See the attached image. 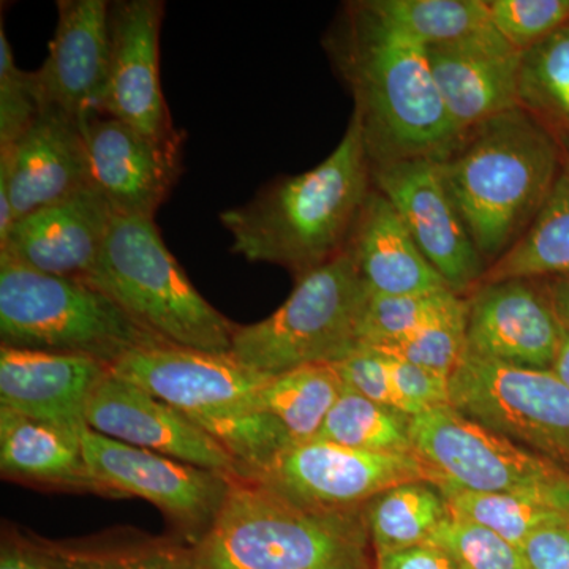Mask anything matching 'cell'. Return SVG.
Segmentation results:
<instances>
[{"mask_svg": "<svg viewBox=\"0 0 569 569\" xmlns=\"http://www.w3.org/2000/svg\"><path fill=\"white\" fill-rule=\"evenodd\" d=\"M326 48L355 97L370 167L441 160L462 132L449 118L429 54L365 2L348 3Z\"/></svg>", "mask_w": 569, "mask_h": 569, "instance_id": "6da1fadb", "label": "cell"}, {"mask_svg": "<svg viewBox=\"0 0 569 569\" xmlns=\"http://www.w3.org/2000/svg\"><path fill=\"white\" fill-rule=\"evenodd\" d=\"M372 189L365 137L351 114L342 140L323 162L227 209L220 222L236 254L250 263L282 266L298 280L347 249Z\"/></svg>", "mask_w": 569, "mask_h": 569, "instance_id": "7a4b0ae2", "label": "cell"}, {"mask_svg": "<svg viewBox=\"0 0 569 569\" xmlns=\"http://www.w3.org/2000/svg\"><path fill=\"white\" fill-rule=\"evenodd\" d=\"M563 144L522 107L467 130L438 160L488 268L526 234L559 174Z\"/></svg>", "mask_w": 569, "mask_h": 569, "instance_id": "3957f363", "label": "cell"}, {"mask_svg": "<svg viewBox=\"0 0 569 569\" xmlns=\"http://www.w3.org/2000/svg\"><path fill=\"white\" fill-rule=\"evenodd\" d=\"M365 511L306 507L253 479H234L197 569H372Z\"/></svg>", "mask_w": 569, "mask_h": 569, "instance_id": "277c9868", "label": "cell"}, {"mask_svg": "<svg viewBox=\"0 0 569 569\" xmlns=\"http://www.w3.org/2000/svg\"><path fill=\"white\" fill-rule=\"evenodd\" d=\"M110 370L197 422L233 456L244 479L260 473L291 443L261 406L271 377L230 353L163 343L138 348Z\"/></svg>", "mask_w": 569, "mask_h": 569, "instance_id": "5b68a950", "label": "cell"}, {"mask_svg": "<svg viewBox=\"0 0 569 569\" xmlns=\"http://www.w3.org/2000/svg\"><path fill=\"white\" fill-rule=\"evenodd\" d=\"M86 283L170 346L230 353L238 325L189 279L151 217L112 216L99 263Z\"/></svg>", "mask_w": 569, "mask_h": 569, "instance_id": "8992f818", "label": "cell"}, {"mask_svg": "<svg viewBox=\"0 0 569 569\" xmlns=\"http://www.w3.org/2000/svg\"><path fill=\"white\" fill-rule=\"evenodd\" d=\"M0 340L2 347L88 356L110 367L138 348L164 343L91 284L43 274L3 254Z\"/></svg>", "mask_w": 569, "mask_h": 569, "instance_id": "52a82bcc", "label": "cell"}, {"mask_svg": "<svg viewBox=\"0 0 569 569\" xmlns=\"http://www.w3.org/2000/svg\"><path fill=\"white\" fill-rule=\"evenodd\" d=\"M369 293L347 247L335 260L296 280L295 290L271 316L238 325L230 355L269 377L342 361L361 347L359 326Z\"/></svg>", "mask_w": 569, "mask_h": 569, "instance_id": "ba28073f", "label": "cell"}, {"mask_svg": "<svg viewBox=\"0 0 569 569\" xmlns=\"http://www.w3.org/2000/svg\"><path fill=\"white\" fill-rule=\"evenodd\" d=\"M449 389L460 413L569 473V388L553 370L466 353Z\"/></svg>", "mask_w": 569, "mask_h": 569, "instance_id": "9c48e42d", "label": "cell"}, {"mask_svg": "<svg viewBox=\"0 0 569 569\" xmlns=\"http://www.w3.org/2000/svg\"><path fill=\"white\" fill-rule=\"evenodd\" d=\"M413 452L436 477L470 492H522L568 485L569 473L519 447L455 407H433L410 419Z\"/></svg>", "mask_w": 569, "mask_h": 569, "instance_id": "30bf717a", "label": "cell"}, {"mask_svg": "<svg viewBox=\"0 0 569 569\" xmlns=\"http://www.w3.org/2000/svg\"><path fill=\"white\" fill-rule=\"evenodd\" d=\"M81 448L107 496L144 498L170 519L190 548L211 529L238 479L130 447L89 427L82 429Z\"/></svg>", "mask_w": 569, "mask_h": 569, "instance_id": "8fae6325", "label": "cell"}, {"mask_svg": "<svg viewBox=\"0 0 569 569\" xmlns=\"http://www.w3.org/2000/svg\"><path fill=\"white\" fill-rule=\"evenodd\" d=\"M253 481L282 496L323 509H359L385 490L413 481L436 485L417 455H385L313 438L290 443Z\"/></svg>", "mask_w": 569, "mask_h": 569, "instance_id": "7c38bea8", "label": "cell"}, {"mask_svg": "<svg viewBox=\"0 0 569 569\" xmlns=\"http://www.w3.org/2000/svg\"><path fill=\"white\" fill-rule=\"evenodd\" d=\"M370 168L373 187L395 206L448 287L462 296L477 288L488 263L449 197L438 160L408 159Z\"/></svg>", "mask_w": 569, "mask_h": 569, "instance_id": "4fadbf2b", "label": "cell"}, {"mask_svg": "<svg viewBox=\"0 0 569 569\" xmlns=\"http://www.w3.org/2000/svg\"><path fill=\"white\" fill-rule=\"evenodd\" d=\"M89 187L114 216L156 217L182 174L183 140L159 141L104 114L81 122Z\"/></svg>", "mask_w": 569, "mask_h": 569, "instance_id": "5bb4252c", "label": "cell"}, {"mask_svg": "<svg viewBox=\"0 0 569 569\" xmlns=\"http://www.w3.org/2000/svg\"><path fill=\"white\" fill-rule=\"evenodd\" d=\"M162 0L110 3V67L102 114L159 141L186 138L176 130L160 82Z\"/></svg>", "mask_w": 569, "mask_h": 569, "instance_id": "9a60e30c", "label": "cell"}, {"mask_svg": "<svg viewBox=\"0 0 569 569\" xmlns=\"http://www.w3.org/2000/svg\"><path fill=\"white\" fill-rule=\"evenodd\" d=\"M86 426L130 447L242 478L233 456L197 422L111 370L93 392Z\"/></svg>", "mask_w": 569, "mask_h": 569, "instance_id": "2e32d148", "label": "cell"}, {"mask_svg": "<svg viewBox=\"0 0 569 569\" xmlns=\"http://www.w3.org/2000/svg\"><path fill=\"white\" fill-rule=\"evenodd\" d=\"M565 325L530 279L479 284L468 299L467 353L552 370Z\"/></svg>", "mask_w": 569, "mask_h": 569, "instance_id": "e0dca14e", "label": "cell"}, {"mask_svg": "<svg viewBox=\"0 0 569 569\" xmlns=\"http://www.w3.org/2000/svg\"><path fill=\"white\" fill-rule=\"evenodd\" d=\"M110 48V2L59 0L50 52L36 71L43 108H58L80 122L102 114Z\"/></svg>", "mask_w": 569, "mask_h": 569, "instance_id": "ac0fdd59", "label": "cell"}, {"mask_svg": "<svg viewBox=\"0 0 569 569\" xmlns=\"http://www.w3.org/2000/svg\"><path fill=\"white\" fill-rule=\"evenodd\" d=\"M89 187L81 122L44 107L28 132L0 148V192L10 197L14 222Z\"/></svg>", "mask_w": 569, "mask_h": 569, "instance_id": "d6986e66", "label": "cell"}, {"mask_svg": "<svg viewBox=\"0 0 569 569\" xmlns=\"http://www.w3.org/2000/svg\"><path fill=\"white\" fill-rule=\"evenodd\" d=\"M112 216L103 198L86 187L14 222L0 254L43 274L86 282L99 263Z\"/></svg>", "mask_w": 569, "mask_h": 569, "instance_id": "ffe728a7", "label": "cell"}, {"mask_svg": "<svg viewBox=\"0 0 569 569\" xmlns=\"http://www.w3.org/2000/svg\"><path fill=\"white\" fill-rule=\"evenodd\" d=\"M433 80L460 132L519 104L522 54L497 29L448 47H426Z\"/></svg>", "mask_w": 569, "mask_h": 569, "instance_id": "44dd1931", "label": "cell"}, {"mask_svg": "<svg viewBox=\"0 0 569 569\" xmlns=\"http://www.w3.org/2000/svg\"><path fill=\"white\" fill-rule=\"evenodd\" d=\"M110 366L88 356L0 347V407L81 436Z\"/></svg>", "mask_w": 569, "mask_h": 569, "instance_id": "7402d4cb", "label": "cell"}, {"mask_svg": "<svg viewBox=\"0 0 569 569\" xmlns=\"http://www.w3.org/2000/svg\"><path fill=\"white\" fill-rule=\"evenodd\" d=\"M348 249L370 293L415 296L451 290L427 261L395 206L376 187L359 213Z\"/></svg>", "mask_w": 569, "mask_h": 569, "instance_id": "603a6c76", "label": "cell"}, {"mask_svg": "<svg viewBox=\"0 0 569 569\" xmlns=\"http://www.w3.org/2000/svg\"><path fill=\"white\" fill-rule=\"evenodd\" d=\"M0 470L3 478L44 488L104 493L86 466L81 436L3 407H0Z\"/></svg>", "mask_w": 569, "mask_h": 569, "instance_id": "cb8c5ba5", "label": "cell"}, {"mask_svg": "<svg viewBox=\"0 0 569 569\" xmlns=\"http://www.w3.org/2000/svg\"><path fill=\"white\" fill-rule=\"evenodd\" d=\"M552 274L569 276V151L565 146L559 174L533 223L489 266L479 284Z\"/></svg>", "mask_w": 569, "mask_h": 569, "instance_id": "d4e9b609", "label": "cell"}, {"mask_svg": "<svg viewBox=\"0 0 569 569\" xmlns=\"http://www.w3.org/2000/svg\"><path fill=\"white\" fill-rule=\"evenodd\" d=\"M438 488L451 515L481 523L518 548L542 527L569 522V482L522 492H470L449 485Z\"/></svg>", "mask_w": 569, "mask_h": 569, "instance_id": "484cf974", "label": "cell"}, {"mask_svg": "<svg viewBox=\"0 0 569 569\" xmlns=\"http://www.w3.org/2000/svg\"><path fill=\"white\" fill-rule=\"evenodd\" d=\"M32 539L59 569H197L190 546L133 531L78 541Z\"/></svg>", "mask_w": 569, "mask_h": 569, "instance_id": "4316f807", "label": "cell"}, {"mask_svg": "<svg viewBox=\"0 0 569 569\" xmlns=\"http://www.w3.org/2000/svg\"><path fill=\"white\" fill-rule=\"evenodd\" d=\"M343 391L346 385L335 365H307L269 378L261 406L283 427L291 443H305L318 437Z\"/></svg>", "mask_w": 569, "mask_h": 569, "instance_id": "83f0119b", "label": "cell"}, {"mask_svg": "<svg viewBox=\"0 0 569 569\" xmlns=\"http://www.w3.org/2000/svg\"><path fill=\"white\" fill-rule=\"evenodd\" d=\"M449 515L447 498L429 481L395 486L365 508L367 531L376 556L425 545Z\"/></svg>", "mask_w": 569, "mask_h": 569, "instance_id": "f1b7e54d", "label": "cell"}, {"mask_svg": "<svg viewBox=\"0 0 569 569\" xmlns=\"http://www.w3.org/2000/svg\"><path fill=\"white\" fill-rule=\"evenodd\" d=\"M519 104L569 138V21L522 54Z\"/></svg>", "mask_w": 569, "mask_h": 569, "instance_id": "f546056e", "label": "cell"}, {"mask_svg": "<svg viewBox=\"0 0 569 569\" xmlns=\"http://www.w3.org/2000/svg\"><path fill=\"white\" fill-rule=\"evenodd\" d=\"M370 9L425 47H448L492 28L488 0H367Z\"/></svg>", "mask_w": 569, "mask_h": 569, "instance_id": "4dcf8cb0", "label": "cell"}, {"mask_svg": "<svg viewBox=\"0 0 569 569\" xmlns=\"http://www.w3.org/2000/svg\"><path fill=\"white\" fill-rule=\"evenodd\" d=\"M410 419L346 388L317 438L361 451L415 455Z\"/></svg>", "mask_w": 569, "mask_h": 569, "instance_id": "1f68e13d", "label": "cell"}, {"mask_svg": "<svg viewBox=\"0 0 569 569\" xmlns=\"http://www.w3.org/2000/svg\"><path fill=\"white\" fill-rule=\"evenodd\" d=\"M468 299L459 295L440 316L400 342L367 347L451 377L467 353Z\"/></svg>", "mask_w": 569, "mask_h": 569, "instance_id": "d6a6232c", "label": "cell"}, {"mask_svg": "<svg viewBox=\"0 0 569 569\" xmlns=\"http://www.w3.org/2000/svg\"><path fill=\"white\" fill-rule=\"evenodd\" d=\"M458 296L452 290L415 296L369 293L359 326L361 347L391 346L407 339L440 316Z\"/></svg>", "mask_w": 569, "mask_h": 569, "instance_id": "836d02e7", "label": "cell"}, {"mask_svg": "<svg viewBox=\"0 0 569 569\" xmlns=\"http://www.w3.org/2000/svg\"><path fill=\"white\" fill-rule=\"evenodd\" d=\"M427 542L445 550L458 569H527L518 546L459 516L449 515Z\"/></svg>", "mask_w": 569, "mask_h": 569, "instance_id": "e575fe53", "label": "cell"}, {"mask_svg": "<svg viewBox=\"0 0 569 569\" xmlns=\"http://www.w3.org/2000/svg\"><path fill=\"white\" fill-rule=\"evenodd\" d=\"M43 111L36 71L18 69L0 22V148L13 144L28 132Z\"/></svg>", "mask_w": 569, "mask_h": 569, "instance_id": "d590c367", "label": "cell"}, {"mask_svg": "<svg viewBox=\"0 0 569 569\" xmlns=\"http://www.w3.org/2000/svg\"><path fill=\"white\" fill-rule=\"evenodd\" d=\"M488 9L493 28L520 52L569 21V0H488Z\"/></svg>", "mask_w": 569, "mask_h": 569, "instance_id": "8d00e7d4", "label": "cell"}, {"mask_svg": "<svg viewBox=\"0 0 569 569\" xmlns=\"http://www.w3.org/2000/svg\"><path fill=\"white\" fill-rule=\"evenodd\" d=\"M347 389L400 413L415 417L419 411L408 402L392 380L388 356L372 348L359 347L342 361L335 362Z\"/></svg>", "mask_w": 569, "mask_h": 569, "instance_id": "74e56055", "label": "cell"}, {"mask_svg": "<svg viewBox=\"0 0 569 569\" xmlns=\"http://www.w3.org/2000/svg\"><path fill=\"white\" fill-rule=\"evenodd\" d=\"M389 370L396 387L419 413L429 408L451 406L449 377L426 367L410 365L388 356Z\"/></svg>", "mask_w": 569, "mask_h": 569, "instance_id": "f35d334b", "label": "cell"}, {"mask_svg": "<svg viewBox=\"0 0 569 569\" xmlns=\"http://www.w3.org/2000/svg\"><path fill=\"white\" fill-rule=\"evenodd\" d=\"M519 550L527 569H569V522L542 527Z\"/></svg>", "mask_w": 569, "mask_h": 569, "instance_id": "ab89813d", "label": "cell"}, {"mask_svg": "<svg viewBox=\"0 0 569 569\" xmlns=\"http://www.w3.org/2000/svg\"><path fill=\"white\" fill-rule=\"evenodd\" d=\"M376 569H458L445 550L425 545L376 556Z\"/></svg>", "mask_w": 569, "mask_h": 569, "instance_id": "60d3db41", "label": "cell"}, {"mask_svg": "<svg viewBox=\"0 0 569 569\" xmlns=\"http://www.w3.org/2000/svg\"><path fill=\"white\" fill-rule=\"evenodd\" d=\"M0 569H59L50 557L36 545L32 537H3L0 549Z\"/></svg>", "mask_w": 569, "mask_h": 569, "instance_id": "b9f144b4", "label": "cell"}, {"mask_svg": "<svg viewBox=\"0 0 569 569\" xmlns=\"http://www.w3.org/2000/svg\"><path fill=\"white\" fill-rule=\"evenodd\" d=\"M549 298L561 323L565 325V328L569 329V276H560L559 279L552 283Z\"/></svg>", "mask_w": 569, "mask_h": 569, "instance_id": "7bdbcfd3", "label": "cell"}, {"mask_svg": "<svg viewBox=\"0 0 569 569\" xmlns=\"http://www.w3.org/2000/svg\"><path fill=\"white\" fill-rule=\"evenodd\" d=\"M553 373L563 381L569 388V329L565 328L563 339H561V346L559 355H557L556 362L552 367Z\"/></svg>", "mask_w": 569, "mask_h": 569, "instance_id": "ee69618b", "label": "cell"}]
</instances>
